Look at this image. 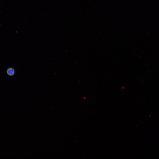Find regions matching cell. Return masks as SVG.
I'll return each instance as SVG.
<instances>
[{"label": "cell", "instance_id": "obj_1", "mask_svg": "<svg viewBox=\"0 0 159 159\" xmlns=\"http://www.w3.org/2000/svg\"><path fill=\"white\" fill-rule=\"evenodd\" d=\"M6 72L8 75L12 76L15 74V70L13 67H9L7 69Z\"/></svg>", "mask_w": 159, "mask_h": 159}]
</instances>
